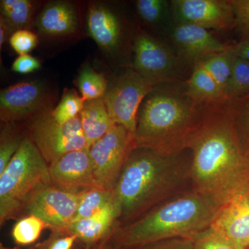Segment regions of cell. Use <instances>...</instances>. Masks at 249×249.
<instances>
[{
    "label": "cell",
    "mask_w": 249,
    "mask_h": 249,
    "mask_svg": "<svg viewBox=\"0 0 249 249\" xmlns=\"http://www.w3.org/2000/svg\"><path fill=\"white\" fill-rule=\"evenodd\" d=\"M227 102L196 97L188 91L186 80L155 85L139 108L136 148L163 156L189 150L196 134Z\"/></svg>",
    "instance_id": "6da1fadb"
},
{
    "label": "cell",
    "mask_w": 249,
    "mask_h": 249,
    "mask_svg": "<svg viewBox=\"0 0 249 249\" xmlns=\"http://www.w3.org/2000/svg\"><path fill=\"white\" fill-rule=\"evenodd\" d=\"M189 150L193 189L222 205L249 189V155L241 145L229 101L204 124Z\"/></svg>",
    "instance_id": "7a4b0ae2"
},
{
    "label": "cell",
    "mask_w": 249,
    "mask_h": 249,
    "mask_svg": "<svg viewBox=\"0 0 249 249\" xmlns=\"http://www.w3.org/2000/svg\"><path fill=\"white\" fill-rule=\"evenodd\" d=\"M186 151L163 156L148 149H134L112 191L117 222H133L168 200L190 180L192 156Z\"/></svg>",
    "instance_id": "3957f363"
},
{
    "label": "cell",
    "mask_w": 249,
    "mask_h": 249,
    "mask_svg": "<svg viewBox=\"0 0 249 249\" xmlns=\"http://www.w3.org/2000/svg\"><path fill=\"white\" fill-rule=\"evenodd\" d=\"M222 206L212 196L193 189L161 203L124 227H116L111 239L117 248H124L193 238L212 225Z\"/></svg>",
    "instance_id": "277c9868"
},
{
    "label": "cell",
    "mask_w": 249,
    "mask_h": 249,
    "mask_svg": "<svg viewBox=\"0 0 249 249\" xmlns=\"http://www.w3.org/2000/svg\"><path fill=\"white\" fill-rule=\"evenodd\" d=\"M52 184L48 163L31 137H24L19 150L0 174L1 225L26 208L37 191Z\"/></svg>",
    "instance_id": "5b68a950"
},
{
    "label": "cell",
    "mask_w": 249,
    "mask_h": 249,
    "mask_svg": "<svg viewBox=\"0 0 249 249\" xmlns=\"http://www.w3.org/2000/svg\"><path fill=\"white\" fill-rule=\"evenodd\" d=\"M52 111L29 121L31 139L48 165L69 152L88 148L80 115L60 124L53 119Z\"/></svg>",
    "instance_id": "8992f818"
},
{
    "label": "cell",
    "mask_w": 249,
    "mask_h": 249,
    "mask_svg": "<svg viewBox=\"0 0 249 249\" xmlns=\"http://www.w3.org/2000/svg\"><path fill=\"white\" fill-rule=\"evenodd\" d=\"M133 67L141 76L152 85L181 81V65L183 61L178 54L138 28L134 32Z\"/></svg>",
    "instance_id": "52a82bcc"
},
{
    "label": "cell",
    "mask_w": 249,
    "mask_h": 249,
    "mask_svg": "<svg viewBox=\"0 0 249 249\" xmlns=\"http://www.w3.org/2000/svg\"><path fill=\"white\" fill-rule=\"evenodd\" d=\"M89 149L98 186L112 191L124 164L136 149L135 136L116 124Z\"/></svg>",
    "instance_id": "ba28073f"
},
{
    "label": "cell",
    "mask_w": 249,
    "mask_h": 249,
    "mask_svg": "<svg viewBox=\"0 0 249 249\" xmlns=\"http://www.w3.org/2000/svg\"><path fill=\"white\" fill-rule=\"evenodd\" d=\"M154 86L133 68L127 69L113 80L103 100L116 124L135 136L139 108Z\"/></svg>",
    "instance_id": "9c48e42d"
},
{
    "label": "cell",
    "mask_w": 249,
    "mask_h": 249,
    "mask_svg": "<svg viewBox=\"0 0 249 249\" xmlns=\"http://www.w3.org/2000/svg\"><path fill=\"white\" fill-rule=\"evenodd\" d=\"M54 96L42 80L21 82L1 90L0 119L5 124L30 121L53 110Z\"/></svg>",
    "instance_id": "30bf717a"
},
{
    "label": "cell",
    "mask_w": 249,
    "mask_h": 249,
    "mask_svg": "<svg viewBox=\"0 0 249 249\" xmlns=\"http://www.w3.org/2000/svg\"><path fill=\"white\" fill-rule=\"evenodd\" d=\"M83 193L49 185L32 196L26 209L29 214L40 218L46 225L63 232L75 217Z\"/></svg>",
    "instance_id": "8fae6325"
},
{
    "label": "cell",
    "mask_w": 249,
    "mask_h": 249,
    "mask_svg": "<svg viewBox=\"0 0 249 249\" xmlns=\"http://www.w3.org/2000/svg\"><path fill=\"white\" fill-rule=\"evenodd\" d=\"M170 3L176 24H193L217 31L230 30L235 27L231 1L173 0Z\"/></svg>",
    "instance_id": "7c38bea8"
},
{
    "label": "cell",
    "mask_w": 249,
    "mask_h": 249,
    "mask_svg": "<svg viewBox=\"0 0 249 249\" xmlns=\"http://www.w3.org/2000/svg\"><path fill=\"white\" fill-rule=\"evenodd\" d=\"M85 25L88 34L108 58L119 54L124 42V24L111 4L99 1L89 3Z\"/></svg>",
    "instance_id": "4fadbf2b"
},
{
    "label": "cell",
    "mask_w": 249,
    "mask_h": 249,
    "mask_svg": "<svg viewBox=\"0 0 249 249\" xmlns=\"http://www.w3.org/2000/svg\"><path fill=\"white\" fill-rule=\"evenodd\" d=\"M78 5L70 1H52L42 6L36 16L34 27L37 34L49 40L75 38L82 32Z\"/></svg>",
    "instance_id": "5bb4252c"
},
{
    "label": "cell",
    "mask_w": 249,
    "mask_h": 249,
    "mask_svg": "<svg viewBox=\"0 0 249 249\" xmlns=\"http://www.w3.org/2000/svg\"><path fill=\"white\" fill-rule=\"evenodd\" d=\"M49 168L52 183L59 188L74 192L99 188L89 148L65 154L49 164Z\"/></svg>",
    "instance_id": "9a60e30c"
},
{
    "label": "cell",
    "mask_w": 249,
    "mask_h": 249,
    "mask_svg": "<svg viewBox=\"0 0 249 249\" xmlns=\"http://www.w3.org/2000/svg\"><path fill=\"white\" fill-rule=\"evenodd\" d=\"M171 39L180 58L193 67L210 55L229 48L208 29L193 24H176L172 31Z\"/></svg>",
    "instance_id": "2e32d148"
},
{
    "label": "cell",
    "mask_w": 249,
    "mask_h": 249,
    "mask_svg": "<svg viewBox=\"0 0 249 249\" xmlns=\"http://www.w3.org/2000/svg\"><path fill=\"white\" fill-rule=\"evenodd\" d=\"M240 249H249V189L223 205L211 226Z\"/></svg>",
    "instance_id": "e0dca14e"
},
{
    "label": "cell",
    "mask_w": 249,
    "mask_h": 249,
    "mask_svg": "<svg viewBox=\"0 0 249 249\" xmlns=\"http://www.w3.org/2000/svg\"><path fill=\"white\" fill-rule=\"evenodd\" d=\"M117 221V210L111 200L103 211L92 217L70 224L62 233L71 234L86 245H95L111 238Z\"/></svg>",
    "instance_id": "ac0fdd59"
},
{
    "label": "cell",
    "mask_w": 249,
    "mask_h": 249,
    "mask_svg": "<svg viewBox=\"0 0 249 249\" xmlns=\"http://www.w3.org/2000/svg\"><path fill=\"white\" fill-rule=\"evenodd\" d=\"M80 118L88 148L116 124L109 115L103 98L85 101Z\"/></svg>",
    "instance_id": "d6986e66"
},
{
    "label": "cell",
    "mask_w": 249,
    "mask_h": 249,
    "mask_svg": "<svg viewBox=\"0 0 249 249\" xmlns=\"http://www.w3.org/2000/svg\"><path fill=\"white\" fill-rule=\"evenodd\" d=\"M37 1L30 0H1L0 18L11 33V36L19 30H30L34 27Z\"/></svg>",
    "instance_id": "ffe728a7"
},
{
    "label": "cell",
    "mask_w": 249,
    "mask_h": 249,
    "mask_svg": "<svg viewBox=\"0 0 249 249\" xmlns=\"http://www.w3.org/2000/svg\"><path fill=\"white\" fill-rule=\"evenodd\" d=\"M186 83L188 91L199 99L209 102L227 101L217 83L201 62L193 67L191 76Z\"/></svg>",
    "instance_id": "44dd1931"
},
{
    "label": "cell",
    "mask_w": 249,
    "mask_h": 249,
    "mask_svg": "<svg viewBox=\"0 0 249 249\" xmlns=\"http://www.w3.org/2000/svg\"><path fill=\"white\" fill-rule=\"evenodd\" d=\"M233 56L231 46L227 50L210 55L199 62L217 83L225 99L226 90L231 76Z\"/></svg>",
    "instance_id": "7402d4cb"
},
{
    "label": "cell",
    "mask_w": 249,
    "mask_h": 249,
    "mask_svg": "<svg viewBox=\"0 0 249 249\" xmlns=\"http://www.w3.org/2000/svg\"><path fill=\"white\" fill-rule=\"evenodd\" d=\"M76 83L85 101L103 98L109 85L105 75L96 71L89 65L82 67Z\"/></svg>",
    "instance_id": "603a6c76"
},
{
    "label": "cell",
    "mask_w": 249,
    "mask_h": 249,
    "mask_svg": "<svg viewBox=\"0 0 249 249\" xmlns=\"http://www.w3.org/2000/svg\"><path fill=\"white\" fill-rule=\"evenodd\" d=\"M112 200V191L93 188L83 191L71 223L92 217L103 211Z\"/></svg>",
    "instance_id": "cb8c5ba5"
},
{
    "label": "cell",
    "mask_w": 249,
    "mask_h": 249,
    "mask_svg": "<svg viewBox=\"0 0 249 249\" xmlns=\"http://www.w3.org/2000/svg\"><path fill=\"white\" fill-rule=\"evenodd\" d=\"M234 54V53H233ZM249 93V62L234 54L231 76L225 98L231 101Z\"/></svg>",
    "instance_id": "d4e9b609"
},
{
    "label": "cell",
    "mask_w": 249,
    "mask_h": 249,
    "mask_svg": "<svg viewBox=\"0 0 249 249\" xmlns=\"http://www.w3.org/2000/svg\"><path fill=\"white\" fill-rule=\"evenodd\" d=\"M231 111L241 145L249 153V93L229 101Z\"/></svg>",
    "instance_id": "484cf974"
},
{
    "label": "cell",
    "mask_w": 249,
    "mask_h": 249,
    "mask_svg": "<svg viewBox=\"0 0 249 249\" xmlns=\"http://www.w3.org/2000/svg\"><path fill=\"white\" fill-rule=\"evenodd\" d=\"M85 101L75 89H66L60 103L52 111V116L58 124H64L80 115Z\"/></svg>",
    "instance_id": "4316f807"
},
{
    "label": "cell",
    "mask_w": 249,
    "mask_h": 249,
    "mask_svg": "<svg viewBox=\"0 0 249 249\" xmlns=\"http://www.w3.org/2000/svg\"><path fill=\"white\" fill-rule=\"evenodd\" d=\"M46 224L40 218L29 214L15 224L13 238L18 245L26 246L34 243L40 237Z\"/></svg>",
    "instance_id": "83f0119b"
},
{
    "label": "cell",
    "mask_w": 249,
    "mask_h": 249,
    "mask_svg": "<svg viewBox=\"0 0 249 249\" xmlns=\"http://www.w3.org/2000/svg\"><path fill=\"white\" fill-rule=\"evenodd\" d=\"M135 4L141 19L152 26L163 20L170 6L169 1L165 0H138Z\"/></svg>",
    "instance_id": "f1b7e54d"
},
{
    "label": "cell",
    "mask_w": 249,
    "mask_h": 249,
    "mask_svg": "<svg viewBox=\"0 0 249 249\" xmlns=\"http://www.w3.org/2000/svg\"><path fill=\"white\" fill-rule=\"evenodd\" d=\"M6 125L1 130L0 139V174L2 173L9 164L25 137L14 132L10 127V124Z\"/></svg>",
    "instance_id": "f546056e"
},
{
    "label": "cell",
    "mask_w": 249,
    "mask_h": 249,
    "mask_svg": "<svg viewBox=\"0 0 249 249\" xmlns=\"http://www.w3.org/2000/svg\"><path fill=\"white\" fill-rule=\"evenodd\" d=\"M195 249H240L210 227L193 237Z\"/></svg>",
    "instance_id": "4dcf8cb0"
},
{
    "label": "cell",
    "mask_w": 249,
    "mask_h": 249,
    "mask_svg": "<svg viewBox=\"0 0 249 249\" xmlns=\"http://www.w3.org/2000/svg\"><path fill=\"white\" fill-rule=\"evenodd\" d=\"M10 45L19 55L32 52L39 42L38 36L30 30L16 31L9 39Z\"/></svg>",
    "instance_id": "1f68e13d"
},
{
    "label": "cell",
    "mask_w": 249,
    "mask_h": 249,
    "mask_svg": "<svg viewBox=\"0 0 249 249\" xmlns=\"http://www.w3.org/2000/svg\"><path fill=\"white\" fill-rule=\"evenodd\" d=\"M115 249H195L192 238H177L158 241L145 245Z\"/></svg>",
    "instance_id": "d6a6232c"
},
{
    "label": "cell",
    "mask_w": 249,
    "mask_h": 249,
    "mask_svg": "<svg viewBox=\"0 0 249 249\" xmlns=\"http://www.w3.org/2000/svg\"><path fill=\"white\" fill-rule=\"evenodd\" d=\"M235 17V27L243 37H249V0H231Z\"/></svg>",
    "instance_id": "836d02e7"
},
{
    "label": "cell",
    "mask_w": 249,
    "mask_h": 249,
    "mask_svg": "<svg viewBox=\"0 0 249 249\" xmlns=\"http://www.w3.org/2000/svg\"><path fill=\"white\" fill-rule=\"evenodd\" d=\"M40 62L29 54L19 55L12 65L13 71L22 74L33 73L40 70Z\"/></svg>",
    "instance_id": "e575fe53"
},
{
    "label": "cell",
    "mask_w": 249,
    "mask_h": 249,
    "mask_svg": "<svg viewBox=\"0 0 249 249\" xmlns=\"http://www.w3.org/2000/svg\"><path fill=\"white\" fill-rule=\"evenodd\" d=\"M78 238L71 234L56 236L44 242L42 249H73Z\"/></svg>",
    "instance_id": "d590c367"
},
{
    "label": "cell",
    "mask_w": 249,
    "mask_h": 249,
    "mask_svg": "<svg viewBox=\"0 0 249 249\" xmlns=\"http://www.w3.org/2000/svg\"><path fill=\"white\" fill-rule=\"evenodd\" d=\"M233 53L249 62V37H243L240 42L232 46Z\"/></svg>",
    "instance_id": "8d00e7d4"
},
{
    "label": "cell",
    "mask_w": 249,
    "mask_h": 249,
    "mask_svg": "<svg viewBox=\"0 0 249 249\" xmlns=\"http://www.w3.org/2000/svg\"><path fill=\"white\" fill-rule=\"evenodd\" d=\"M11 34L6 24L1 18H0V47L2 48L3 45L7 42L11 37Z\"/></svg>",
    "instance_id": "74e56055"
},
{
    "label": "cell",
    "mask_w": 249,
    "mask_h": 249,
    "mask_svg": "<svg viewBox=\"0 0 249 249\" xmlns=\"http://www.w3.org/2000/svg\"><path fill=\"white\" fill-rule=\"evenodd\" d=\"M110 240L111 238L108 239V240L104 241V242L99 244V245L96 246V247L90 249H115L111 247L110 242H109V240Z\"/></svg>",
    "instance_id": "f35d334b"
},
{
    "label": "cell",
    "mask_w": 249,
    "mask_h": 249,
    "mask_svg": "<svg viewBox=\"0 0 249 249\" xmlns=\"http://www.w3.org/2000/svg\"><path fill=\"white\" fill-rule=\"evenodd\" d=\"M44 247V242L42 244H38V245H36L32 246V247H29L27 249H21V248H8V247H5L2 244L0 245V249H42Z\"/></svg>",
    "instance_id": "ab89813d"
},
{
    "label": "cell",
    "mask_w": 249,
    "mask_h": 249,
    "mask_svg": "<svg viewBox=\"0 0 249 249\" xmlns=\"http://www.w3.org/2000/svg\"></svg>",
    "instance_id": "60d3db41"
},
{
    "label": "cell",
    "mask_w": 249,
    "mask_h": 249,
    "mask_svg": "<svg viewBox=\"0 0 249 249\" xmlns=\"http://www.w3.org/2000/svg\"></svg>",
    "instance_id": "b9f144b4"
}]
</instances>
